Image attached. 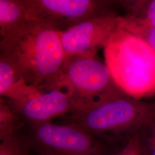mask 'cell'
Returning a JSON list of instances; mask_svg holds the SVG:
<instances>
[{
	"mask_svg": "<svg viewBox=\"0 0 155 155\" xmlns=\"http://www.w3.org/2000/svg\"><path fill=\"white\" fill-rule=\"evenodd\" d=\"M126 11L120 16L119 28L155 27V0L120 1Z\"/></svg>",
	"mask_w": 155,
	"mask_h": 155,
	"instance_id": "cell-10",
	"label": "cell"
},
{
	"mask_svg": "<svg viewBox=\"0 0 155 155\" xmlns=\"http://www.w3.org/2000/svg\"><path fill=\"white\" fill-rule=\"evenodd\" d=\"M104 51L106 64L125 93L138 100L155 94V53L143 40L118 28Z\"/></svg>",
	"mask_w": 155,
	"mask_h": 155,
	"instance_id": "cell-3",
	"label": "cell"
},
{
	"mask_svg": "<svg viewBox=\"0 0 155 155\" xmlns=\"http://www.w3.org/2000/svg\"><path fill=\"white\" fill-rule=\"evenodd\" d=\"M34 138L53 155H100L98 139L70 124L31 123Z\"/></svg>",
	"mask_w": 155,
	"mask_h": 155,
	"instance_id": "cell-6",
	"label": "cell"
},
{
	"mask_svg": "<svg viewBox=\"0 0 155 155\" xmlns=\"http://www.w3.org/2000/svg\"><path fill=\"white\" fill-rule=\"evenodd\" d=\"M41 90L28 86L14 64L6 56L0 54L1 98L9 101H20Z\"/></svg>",
	"mask_w": 155,
	"mask_h": 155,
	"instance_id": "cell-9",
	"label": "cell"
},
{
	"mask_svg": "<svg viewBox=\"0 0 155 155\" xmlns=\"http://www.w3.org/2000/svg\"><path fill=\"white\" fill-rule=\"evenodd\" d=\"M30 20L45 22L59 31L113 12L118 1L101 0H24Z\"/></svg>",
	"mask_w": 155,
	"mask_h": 155,
	"instance_id": "cell-5",
	"label": "cell"
},
{
	"mask_svg": "<svg viewBox=\"0 0 155 155\" xmlns=\"http://www.w3.org/2000/svg\"><path fill=\"white\" fill-rule=\"evenodd\" d=\"M0 155H28L16 134L1 140Z\"/></svg>",
	"mask_w": 155,
	"mask_h": 155,
	"instance_id": "cell-13",
	"label": "cell"
},
{
	"mask_svg": "<svg viewBox=\"0 0 155 155\" xmlns=\"http://www.w3.org/2000/svg\"><path fill=\"white\" fill-rule=\"evenodd\" d=\"M61 32L45 22L29 20L1 39L0 54L14 64L28 86L52 87L61 79L64 61Z\"/></svg>",
	"mask_w": 155,
	"mask_h": 155,
	"instance_id": "cell-1",
	"label": "cell"
},
{
	"mask_svg": "<svg viewBox=\"0 0 155 155\" xmlns=\"http://www.w3.org/2000/svg\"><path fill=\"white\" fill-rule=\"evenodd\" d=\"M24 0H0V35L5 38L29 21Z\"/></svg>",
	"mask_w": 155,
	"mask_h": 155,
	"instance_id": "cell-11",
	"label": "cell"
},
{
	"mask_svg": "<svg viewBox=\"0 0 155 155\" xmlns=\"http://www.w3.org/2000/svg\"><path fill=\"white\" fill-rule=\"evenodd\" d=\"M155 118V101H144L120 91L74 111L68 122L96 139H130Z\"/></svg>",
	"mask_w": 155,
	"mask_h": 155,
	"instance_id": "cell-2",
	"label": "cell"
},
{
	"mask_svg": "<svg viewBox=\"0 0 155 155\" xmlns=\"http://www.w3.org/2000/svg\"><path fill=\"white\" fill-rule=\"evenodd\" d=\"M138 133L143 155H155V118Z\"/></svg>",
	"mask_w": 155,
	"mask_h": 155,
	"instance_id": "cell-14",
	"label": "cell"
},
{
	"mask_svg": "<svg viewBox=\"0 0 155 155\" xmlns=\"http://www.w3.org/2000/svg\"><path fill=\"white\" fill-rule=\"evenodd\" d=\"M143 40L155 53V27H130L122 29Z\"/></svg>",
	"mask_w": 155,
	"mask_h": 155,
	"instance_id": "cell-15",
	"label": "cell"
},
{
	"mask_svg": "<svg viewBox=\"0 0 155 155\" xmlns=\"http://www.w3.org/2000/svg\"><path fill=\"white\" fill-rule=\"evenodd\" d=\"M20 127L19 116L13 110L8 102L0 100V140L16 134Z\"/></svg>",
	"mask_w": 155,
	"mask_h": 155,
	"instance_id": "cell-12",
	"label": "cell"
},
{
	"mask_svg": "<svg viewBox=\"0 0 155 155\" xmlns=\"http://www.w3.org/2000/svg\"><path fill=\"white\" fill-rule=\"evenodd\" d=\"M120 18V16L113 12L61 32L64 61L75 56L97 54L104 48L119 28Z\"/></svg>",
	"mask_w": 155,
	"mask_h": 155,
	"instance_id": "cell-7",
	"label": "cell"
},
{
	"mask_svg": "<svg viewBox=\"0 0 155 155\" xmlns=\"http://www.w3.org/2000/svg\"><path fill=\"white\" fill-rule=\"evenodd\" d=\"M61 78L72 91L75 103L73 111L122 91L114 82L105 62L97 54L75 56L64 61Z\"/></svg>",
	"mask_w": 155,
	"mask_h": 155,
	"instance_id": "cell-4",
	"label": "cell"
},
{
	"mask_svg": "<svg viewBox=\"0 0 155 155\" xmlns=\"http://www.w3.org/2000/svg\"><path fill=\"white\" fill-rule=\"evenodd\" d=\"M6 101L19 117L31 123L50 121L69 114L75 109L72 91L62 78L52 87L26 99Z\"/></svg>",
	"mask_w": 155,
	"mask_h": 155,
	"instance_id": "cell-8",
	"label": "cell"
},
{
	"mask_svg": "<svg viewBox=\"0 0 155 155\" xmlns=\"http://www.w3.org/2000/svg\"><path fill=\"white\" fill-rule=\"evenodd\" d=\"M114 155H144L139 133L128 139L124 147Z\"/></svg>",
	"mask_w": 155,
	"mask_h": 155,
	"instance_id": "cell-16",
	"label": "cell"
}]
</instances>
